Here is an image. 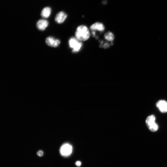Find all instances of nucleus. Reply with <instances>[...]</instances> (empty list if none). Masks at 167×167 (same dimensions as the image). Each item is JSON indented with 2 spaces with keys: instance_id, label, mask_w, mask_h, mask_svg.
Here are the masks:
<instances>
[{
  "instance_id": "20e7f679",
  "label": "nucleus",
  "mask_w": 167,
  "mask_h": 167,
  "mask_svg": "<svg viewBox=\"0 0 167 167\" xmlns=\"http://www.w3.org/2000/svg\"><path fill=\"white\" fill-rule=\"evenodd\" d=\"M72 146L69 144L66 143L64 144L61 147L60 152L61 155L65 157H67L70 155L72 153Z\"/></svg>"
},
{
  "instance_id": "ddd939ff",
  "label": "nucleus",
  "mask_w": 167,
  "mask_h": 167,
  "mask_svg": "<svg viewBox=\"0 0 167 167\" xmlns=\"http://www.w3.org/2000/svg\"><path fill=\"white\" fill-rule=\"evenodd\" d=\"M37 155H38L40 157H41L43 156V152L42 151H38V152H37Z\"/></svg>"
},
{
  "instance_id": "4468645a",
  "label": "nucleus",
  "mask_w": 167,
  "mask_h": 167,
  "mask_svg": "<svg viewBox=\"0 0 167 167\" xmlns=\"http://www.w3.org/2000/svg\"><path fill=\"white\" fill-rule=\"evenodd\" d=\"M76 165L78 166H80L81 165V163L80 161H77L76 163Z\"/></svg>"
},
{
  "instance_id": "1a4fd4ad",
  "label": "nucleus",
  "mask_w": 167,
  "mask_h": 167,
  "mask_svg": "<svg viewBox=\"0 0 167 167\" xmlns=\"http://www.w3.org/2000/svg\"><path fill=\"white\" fill-rule=\"evenodd\" d=\"M48 22L45 19H41L37 22V27L40 30H45L48 25Z\"/></svg>"
},
{
  "instance_id": "39448f33",
  "label": "nucleus",
  "mask_w": 167,
  "mask_h": 167,
  "mask_svg": "<svg viewBox=\"0 0 167 167\" xmlns=\"http://www.w3.org/2000/svg\"><path fill=\"white\" fill-rule=\"evenodd\" d=\"M46 42L49 46L56 47L59 45L60 42L58 39H55L52 37H49L46 39Z\"/></svg>"
},
{
  "instance_id": "f03ea898",
  "label": "nucleus",
  "mask_w": 167,
  "mask_h": 167,
  "mask_svg": "<svg viewBox=\"0 0 167 167\" xmlns=\"http://www.w3.org/2000/svg\"><path fill=\"white\" fill-rule=\"evenodd\" d=\"M69 44L70 48L72 49V52L73 53L79 52L82 48L83 43L76 37H72L69 41Z\"/></svg>"
},
{
  "instance_id": "0eeeda50",
  "label": "nucleus",
  "mask_w": 167,
  "mask_h": 167,
  "mask_svg": "<svg viewBox=\"0 0 167 167\" xmlns=\"http://www.w3.org/2000/svg\"><path fill=\"white\" fill-rule=\"evenodd\" d=\"M90 28L92 31H98L101 32H104L105 29L104 24L99 22H96L92 24L90 27Z\"/></svg>"
},
{
  "instance_id": "9b49d317",
  "label": "nucleus",
  "mask_w": 167,
  "mask_h": 167,
  "mask_svg": "<svg viewBox=\"0 0 167 167\" xmlns=\"http://www.w3.org/2000/svg\"><path fill=\"white\" fill-rule=\"evenodd\" d=\"M104 38L108 41L112 42L114 40L115 36L112 32H108L105 34Z\"/></svg>"
},
{
  "instance_id": "6e6552de",
  "label": "nucleus",
  "mask_w": 167,
  "mask_h": 167,
  "mask_svg": "<svg viewBox=\"0 0 167 167\" xmlns=\"http://www.w3.org/2000/svg\"><path fill=\"white\" fill-rule=\"evenodd\" d=\"M156 106L161 112H167V102L165 100L159 101L156 104Z\"/></svg>"
},
{
  "instance_id": "f8f14e48",
  "label": "nucleus",
  "mask_w": 167,
  "mask_h": 167,
  "mask_svg": "<svg viewBox=\"0 0 167 167\" xmlns=\"http://www.w3.org/2000/svg\"><path fill=\"white\" fill-rule=\"evenodd\" d=\"M100 47L103 48L104 49H107L109 47L110 45V44H109L108 42H105L103 41H100Z\"/></svg>"
},
{
  "instance_id": "7ed1b4c3",
  "label": "nucleus",
  "mask_w": 167,
  "mask_h": 167,
  "mask_svg": "<svg viewBox=\"0 0 167 167\" xmlns=\"http://www.w3.org/2000/svg\"><path fill=\"white\" fill-rule=\"evenodd\" d=\"M156 120V117L153 115L148 116L146 120L145 123L147 127L152 132L157 131L158 128V126L155 122Z\"/></svg>"
},
{
  "instance_id": "423d86ee",
  "label": "nucleus",
  "mask_w": 167,
  "mask_h": 167,
  "mask_svg": "<svg viewBox=\"0 0 167 167\" xmlns=\"http://www.w3.org/2000/svg\"><path fill=\"white\" fill-rule=\"evenodd\" d=\"M67 17V14L64 12L61 11L56 15L55 20L58 24H62L65 21Z\"/></svg>"
},
{
  "instance_id": "9d476101",
  "label": "nucleus",
  "mask_w": 167,
  "mask_h": 167,
  "mask_svg": "<svg viewBox=\"0 0 167 167\" xmlns=\"http://www.w3.org/2000/svg\"><path fill=\"white\" fill-rule=\"evenodd\" d=\"M51 9L49 7L43 8L42 11L41 16L43 18H47L50 16L51 13Z\"/></svg>"
},
{
  "instance_id": "f257e3e1",
  "label": "nucleus",
  "mask_w": 167,
  "mask_h": 167,
  "mask_svg": "<svg viewBox=\"0 0 167 167\" xmlns=\"http://www.w3.org/2000/svg\"><path fill=\"white\" fill-rule=\"evenodd\" d=\"M75 35L76 38L80 41H85L90 38V33L87 27L82 25L77 28Z\"/></svg>"
}]
</instances>
